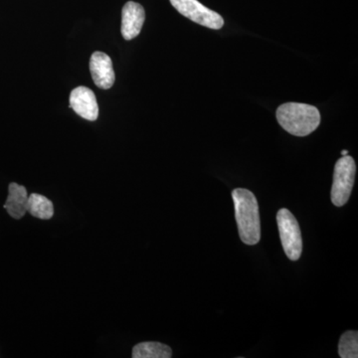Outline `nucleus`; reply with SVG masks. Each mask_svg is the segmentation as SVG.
I'll return each mask as SVG.
<instances>
[{"mask_svg":"<svg viewBox=\"0 0 358 358\" xmlns=\"http://www.w3.org/2000/svg\"><path fill=\"white\" fill-rule=\"evenodd\" d=\"M235 217L241 241L246 245H256L261 240L260 214L255 195L245 188L232 192Z\"/></svg>","mask_w":358,"mask_h":358,"instance_id":"nucleus-1","label":"nucleus"},{"mask_svg":"<svg viewBox=\"0 0 358 358\" xmlns=\"http://www.w3.org/2000/svg\"><path fill=\"white\" fill-rule=\"evenodd\" d=\"M357 166L350 155L339 159L334 166L331 201L336 206L341 207L348 203L355 185Z\"/></svg>","mask_w":358,"mask_h":358,"instance_id":"nucleus-3","label":"nucleus"},{"mask_svg":"<svg viewBox=\"0 0 358 358\" xmlns=\"http://www.w3.org/2000/svg\"><path fill=\"white\" fill-rule=\"evenodd\" d=\"M171 3L179 13L197 24L214 30H219L223 27L222 16L207 8L197 0H171Z\"/></svg>","mask_w":358,"mask_h":358,"instance_id":"nucleus-5","label":"nucleus"},{"mask_svg":"<svg viewBox=\"0 0 358 358\" xmlns=\"http://www.w3.org/2000/svg\"><path fill=\"white\" fill-rule=\"evenodd\" d=\"M134 358H171L173 350L169 345L157 341L138 343L133 350Z\"/></svg>","mask_w":358,"mask_h":358,"instance_id":"nucleus-10","label":"nucleus"},{"mask_svg":"<svg viewBox=\"0 0 358 358\" xmlns=\"http://www.w3.org/2000/svg\"><path fill=\"white\" fill-rule=\"evenodd\" d=\"M145 20V13L143 7L136 2H127L122 11V37L126 40L136 38L140 35Z\"/></svg>","mask_w":358,"mask_h":358,"instance_id":"nucleus-8","label":"nucleus"},{"mask_svg":"<svg viewBox=\"0 0 358 358\" xmlns=\"http://www.w3.org/2000/svg\"><path fill=\"white\" fill-rule=\"evenodd\" d=\"M90 71L98 88L108 90L115 84V75L112 59L103 52L96 51L90 60Z\"/></svg>","mask_w":358,"mask_h":358,"instance_id":"nucleus-7","label":"nucleus"},{"mask_svg":"<svg viewBox=\"0 0 358 358\" xmlns=\"http://www.w3.org/2000/svg\"><path fill=\"white\" fill-rule=\"evenodd\" d=\"M341 155H343V157H345V155H348V150H343V152H341Z\"/></svg>","mask_w":358,"mask_h":358,"instance_id":"nucleus-13","label":"nucleus"},{"mask_svg":"<svg viewBox=\"0 0 358 358\" xmlns=\"http://www.w3.org/2000/svg\"><path fill=\"white\" fill-rule=\"evenodd\" d=\"M70 108L80 117L94 122L99 117V106L95 94L87 87H78L70 95Z\"/></svg>","mask_w":358,"mask_h":358,"instance_id":"nucleus-6","label":"nucleus"},{"mask_svg":"<svg viewBox=\"0 0 358 358\" xmlns=\"http://www.w3.org/2000/svg\"><path fill=\"white\" fill-rule=\"evenodd\" d=\"M8 192L4 208L11 217L21 219L27 212V190L24 186L13 182L9 185Z\"/></svg>","mask_w":358,"mask_h":358,"instance_id":"nucleus-9","label":"nucleus"},{"mask_svg":"<svg viewBox=\"0 0 358 358\" xmlns=\"http://www.w3.org/2000/svg\"><path fill=\"white\" fill-rule=\"evenodd\" d=\"M277 223L285 253L289 260L298 261L303 252V239L298 221L291 211L282 208L278 212Z\"/></svg>","mask_w":358,"mask_h":358,"instance_id":"nucleus-4","label":"nucleus"},{"mask_svg":"<svg viewBox=\"0 0 358 358\" xmlns=\"http://www.w3.org/2000/svg\"><path fill=\"white\" fill-rule=\"evenodd\" d=\"M27 212L34 217L48 220L54 215L53 203L43 195L33 193L28 196Z\"/></svg>","mask_w":358,"mask_h":358,"instance_id":"nucleus-11","label":"nucleus"},{"mask_svg":"<svg viewBox=\"0 0 358 358\" xmlns=\"http://www.w3.org/2000/svg\"><path fill=\"white\" fill-rule=\"evenodd\" d=\"M338 355L341 358L358 357V333L355 331H345L338 343Z\"/></svg>","mask_w":358,"mask_h":358,"instance_id":"nucleus-12","label":"nucleus"},{"mask_svg":"<svg viewBox=\"0 0 358 358\" xmlns=\"http://www.w3.org/2000/svg\"><path fill=\"white\" fill-rule=\"evenodd\" d=\"M280 126L296 136H307L320 124V114L315 106L301 103H286L277 110Z\"/></svg>","mask_w":358,"mask_h":358,"instance_id":"nucleus-2","label":"nucleus"}]
</instances>
